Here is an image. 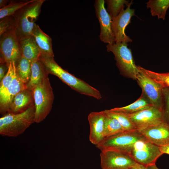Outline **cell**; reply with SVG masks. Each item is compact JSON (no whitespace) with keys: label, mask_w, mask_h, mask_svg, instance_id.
I'll return each mask as SVG.
<instances>
[{"label":"cell","mask_w":169,"mask_h":169,"mask_svg":"<svg viewBox=\"0 0 169 169\" xmlns=\"http://www.w3.org/2000/svg\"><path fill=\"white\" fill-rule=\"evenodd\" d=\"M34 105L23 112L8 113L0 118V134L16 137L22 134L35 121Z\"/></svg>","instance_id":"cell-2"},{"label":"cell","mask_w":169,"mask_h":169,"mask_svg":"<svg viewBox=\"0 0 169 169\" xmlns=\"http://www.w3.org/2000/svg\"><path fill=\"white\" fill-rule=\"evenodd\" d=\"M105 111L108 115L116 119L125 131H131L137 129L131 119L129 114L111 109L105 110Z\"/></svg>","instance_id":"cell-24"},{"label":"cell","mask_w":169,"mask_h":169,"mask_svg":"<svg viewBox=\"0 0 169 169\" xmlns=\"http://www.w3.org/2000/svg\"><path fill=\"white\" fill-rule=\"evenodd\" d=\"M16 22L13 15L4 17L0 20V36L4 33L16 28Z\"/></svg>","instance_id":"cell-30"},{"label":"cell","mask_w":169,"mask_h":169,"mask_svg":"<svg viewBox=\"0 0 169 169\" xmlns=\"http://www.w3.org/2000/svg\"><path fill=\"white\" fill-rule=\"evenodd\" d=\"M139 69L136 80L141 88L142 93L153 106L163 111V87Z\"/></svg>","instance_id":"cell-9"},{"label":"cell","mask_w":169,"mask_h":169,"mask_svg":"<svg viewBox=\"0 0 169 169\" xmlns=\"http://www.w3.org/2000/svg\"><path fill=\"white\" fill-rule=\"evenodd\" d=\"M39 58L49 74L56 76L72 89L81 94L93 97L97 100L102 98L98 90L62 69L55 61L54 57L41 53Z\"/></svg>","instance_id":"cell-1"},{"label":"cell","mask_w":169,"mask_h":169,"mask_svg":"<svg viewBox=\"0 0 169 169\" xmlns=\"http://www.w3.org/2000/svg\"><path fill=\"white\" fill-rule=\"evenodd\" d=\"M102 169H129L137 163L129 155L113 150L101 151Z\"/></svg>","instance_id":"cell-10"},{"label":"cell","mask_w":169,"mask_h":169,"mask_svg":"<svg viewBox=\"0 0 169 169\" xmlns=\"http://www.w3.org/2000/svg\"><path fill=\"white\" fill-rule=\"evenodd\" d=\"M10 1L7 0H0V8H2L8 5L10 3Z\"/></svg>","instance_id":"cell-34"},{"label":"cell","mask_w":169,"mask_h":169,"mask_svg":"<svg viewBox=\"0 0 169 169\" xmlns=\"http://www.w3.org/2000/svg\"><path fill=\"white\" fill-rule=\"evenodd\" d=\"M127 43L123 42L108 44V52H112L116 61V65L120 74L124 76L136 80L140 72L138 66L136 65L131 49Z\"/></svg>","instance_id":"cell-5"},{"label":"cell","mask_w":169,"mask_h":169,"mask_svg":"<svg viewBox=\"0 0 169 169\" xmlns=\"http://www.w3.org/2000/svg\"><path fill=\"white\" fill-rule=\"evenodd\" d=\"M35 108V121H43L50 112L54 99L53 89L49 77L32 90Z\"/></svg>","instance_id":"cell-4"},{"label":"cell","mask_w":169,"mask_h":169,"mask_svg":"<svg viewBox=\"0 0 169 169\" xmlns=\"http://www.w3.org/2000/svg\"><path fill=\"white\" fill-rule=\"evenodd\" d=\"M139 69L145 74L163 87H169V72L159 73L146 69L139 66Z\"/></svg>","instance_id":"cell-27"},{"label":"cell","mask_w":169,"mask_h":169,"mask_svg":"<svg viewBox=\"0 0 169 169\" xmlns=\"http://www.w3.org/2000/svg\"><path fill=\"white\" fill-rule=\"evenodd\" d=\"M129 169H147L146 167L142 165L136 163V164L131 167Z\"/></svg>","instance_id":"cell-35"},{"label":"cell","mask_w":169,"mask_h":169,"mask_svg":"<svg viewBox=\"0 0 169 169\" xmlns=\"http://www.w3.org/2000/svg\"><path fill=\"white\" fill-rule=\"evenodd\" d=\"M34 105L32 91L27 88L14 96L10 104L8 113L21 112Z\"/></svg>","instance_id":"cell-17"},{"label":"cell","mask_w":169,"mask_h":169,"mask_svg":"<svg viewBox=\"0 0 169 169\" xmlns=\"http://www.w3.org/2000/svg\"><path fill=\"white\" fill-rule=\"evenodd\" d=\"M132 3L131 1L125 9L123 8L116 17L112 19V29L115 43L132 42L130 37L126 35L125 30L131 22V17L135 15V9L130 8Z\"/></svg>","instance_id":"cell-11"},{"label":"cell","mask_w":169,"mask_h":169,"mask_svg":"<svg viewBox=\"0 0 169 169\" xmlns=\"http://www.w3.org/2000/svg\"><path fill=\"white\" fill-rule=\"evenodd\" d=\"M27 88L26 84L21 80L17 74L10 85L0 95L1 114L5 115L8 113L10 104L14 96Z\"/></svg>","instance_id":"cell-16"},{"label":"cell","mask_w":169,"mask_h":169,"mask_svg":"<svg viewBox=\"0 0 169 169\" xmlns=\"http://www.w3.org/2000/svg\"><path fill=\"white\" fill-rule=\"evenodd\" d=\"M33 0L11 1L7 6L0 9V19L8 16L13 15L16 11Z\"/></svg>","instance_id":"cell-26"},{"label":"cell","mask_w":169,"mask_h":169,"mask_svg":"<svg viewBox=\"0 0 169 169\" xmlns=\"http://www.w3.org/2000/svg\"><path fill=\"white\" fill-rule=\"evenodd\" d=\"M162 154L159 147L146 139L136 142L128 153L137 163L146 167L156 164Z\"/></svg>","instance_id":"cell-7"},{"label":"cell","mask_w":169,"mask_h":169,"mask_svg":"<svg viewBox=\"0 0 169 169\" xmlns=\"http://www.w3.org/2000/svg\"><path fill=\"white\" fill-rule=\"evenodd\" d=\"M49 73L43 63L39 59L31 62L30 79L26 84L27 88L32 90L48 77Z\"/></svg>","instance_id":"cell-20"},{"label":"cell","mask_w":169,"mask_h":169,"mask_svg":"<svg viewBox=\"0 0 169 169\" xmlns=\"http://www.w3.org/2000/svg\"><path fill=\"white\" fill-rule=\"evenodd\" d=\"M162 93L164 120L169 125V87H163Z\"/></svg>","instance_id":"cell-31"},{"label":"cell","mask_w":169,"mask_h":169,"mask_svg":"<svg viewBox=\"0 0 169 169\" xmlns=\"http://www.w3.org/2000/svg\"><path fill=\"white\" fill-rule=\"evenodd\" d=\"M105 3L104 0H97L95 3L96 16L100 25L99 37L101 41L112 44L115 43L112 29V19L105 8Z\"/></svg>","instance_id":"cell-13"},{"label":"cell","mask_w":169,"mask_h":169,"mask_svg":"<svg viewBox=\"0 0 169 169\" xmlns=\"http://www.w3.org/2000/svg\"><path fill=\"white\" fill-rule=\"evenodd\" d=\"M8 66L5 63H0V81L3 79L8 72Z\"/></svg>","instance_id":"cell-32"},{"label":"cell","mask_w":169,"mask_h":169,"mask_svg":"<svg viewBox=\"0 0 169 169\" xmlns=\"http://www.w3.org/2000/svg\"><path fill=\"white\" fill-rule=\"evenodd\" d=\"M15 64L17 75L27 84L30 78L31 61L21 56Z\"/></svg>","instance_id":"cell-23"},{"label":"cell","mask_w":169,"mask_h":169,"mask_svg":"<svg viewBox=\"0 0 169 169\" xmlns=\"http://www.w3.org/2000/svg\"><path fill=\"white\" fill-rule=\"evenodd\" d=\"M108 13L112 19L116 17L124 8L125 5L127 6L130 2L125 0H107Z\"/></svg>","instance_id":"cell-28"},{"label":"cell","mask_w":169,"mask_h":169,"mask_svg":"<svg viewBox=\"0 0 169 169\" xmlns=\"http://www.w3.org/2000/svg\"><path fill=\"white\" fill-rule=\"evenodd\" d=\"M146 167L147 169H160L156 166V164L149 166Z\"/></svg>","instance_id":"cell-36"},{"label":"cell","mask_w":169,"mask_h":169,"mask_svg":"<svg viewBox=\"0 0 169 169\" xmlns=\"http://www.w3.org/2000/svg\"><path fill=\"white\" fill-rule=\"evenodd\" d=\"M145 139L137 129L125 131L105 138L101 143L96 146L101 151L113 150L128 154L136 142Z\"/></svg>","instance_id":"cell-6"},{"label":"cell","mask_w":169,"mask_h":169,"mask_svg":"<svg viewBox=\"0 0 169 169\" xmlns=\"http://www.w3.org/2000/svg\"><path fill=\"white\" fill-rule=\"evenodd\" d=\"M146 7L150 8L152 16H157L158 19H165L166 12L169 8V0H149Z\"/></svg>","instance_id":"cell-22"},{"label":"cell","mask_w":169,"mask_h":169,"mask_svg":"<svg viewBox=\"0 0 169 169\" xmlns=\"http://www.w3.org/2000/svg\"><path fill=\"white\" fill-rule=\"evenodd\" d=\"M138 130L148 141L159 147L169 145V125L165 122Z\"/></svg>","instance_id":"cell-14"},{"label":"cell","mask_w":169,"mask_h":169,"mask_svg":"<svg viewBox=\"0 0 169 169\" xmlns=\"http://www.w3.org/2000/svg\"><path fill=\"white\" fill-rule=\"evenodd\" d=\"M152 106V105L142 93L139 98L133 103L125 106L116 107L111 110L121 111L128 114H131L149 108Z\"/></svg>","instance_id":"cell-21"},{"label":"cell","mask_w":169,"mask_h":169,"mask_svg":"<svg viewBox=\"0 0 169 169\" xmlns=\"http://www.w3.org/2000/svg\"><path fill=\"white\" fill-rule=\"evenodd\" d=\"M16 75L15 63L11 62L8 66L7 72L0 82V95L2 94L10 85Z\"/></svg>","instance_id":"cell-29"},{"label":"cell","mask_w":169,"mask_h":169,"mask_svg":"<svg viewBox=\"0 0 169 169\" xmlns=\"http://www.w3.org/2000/svg\"><path fill=\"white\" fill-rule=\"evenodd\" d=\"M129 115L137 130L165 122L163 111L153 106Z\"/></svg>","instance_id":"cell-12"},{"label":"cell","mask_w":169,"mask_h":169,"mask_svg":"<svg viewBox=\"0 0 169 169\" xmlns=\"http://www.w3.org/2000/svg\"><path fill=\"white\" fill-rule=\"evenodd\" d=\"M105 115L104 110L91 112L88 117L90 126L89 140L96 146L101 143L105 138L104 131Z\"/></svg>","instance_id":"cell-15"},{"label":"cell","mask_w":169,"mask_h":169,"mask_svg":"<svg viewBox=\"0 0 169 169\" xmlns=\"http://www.w3.org/2000/svg\"><path fill=\"white\" fill-rule=\"evenodd\" d=\"M44 0H33L13 15L16 22V32L19 39L31 36L35 22L38 18Z\"/></svg>","instance_id":"cell-3"},{"label":"cell","mask_w":169,"mask_h":169,"mask_svg":"<svg viewBox=\"0 0 169 169\" xmlns=\"http://www.w3.org/2000/svg\"><path fill=\"white\" fill-rule=\"evenodd\" d=\"M31 36L33 38L41 53L54 57L52 39L35 24Z\"/></svg>","instance_id":"cell-18"},{"label":"cell","mask_w":169,"mask_h":169,"mask_svg":"<svg viewBox=\"0 0 169 169\" xmlns=\"http://www.w3.org/2000/svg\"><path fill=\"white\" fill-rule=\"evenodd\" d=\"M19 43L21 56L31 62L39 59L41 52L31 36L21 38Z\"/></svg>","instance_id":"cell-19"},{"label":"cell","mask_w":169,"mask_h":169,"mask_svg":"<svg viewBox=\"0 0 169 169\" xmlns=\"http://www.w3.org/2000/svg\"><path fill=\"white\" fill-rule=\"evenodd\" d=\"M159 147L161 152L163 154H166L169 155V145Z\"/></svg>","instance_id":"cell-33"},{"label":"cell","mask_w":169,"mask_h":169,"mask_svg":"<svg viewBox=\"0 0 169 169\" xmlns=\"http://www.w3.org/2000/svg\"><path fill=\"white\" fill-rule=\"evenodd\" d=\"M105 114L104 131L105 138L125 131L116 119Z\"/></svg>","instance_id":"cell-25"},{"label":"cell","mask_w":169,"mask_h":169,"mask_svg":"<svg viewBox=\"0 0 169 169\" xmlns=\"http://www.w3.org/2000/svg\"><path fill=\"white\" fill-rule=\"evenodd\" d=\"M19 41L16 28L0 36V63H17L21 56Z\"/></svg>","instance_id":"cell-8"}]
</instances>
